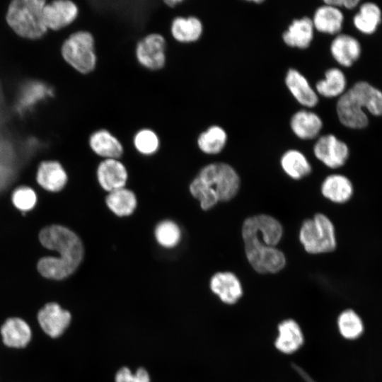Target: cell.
<instances>
[{
    "instance_id": "30bf717a",
    "label": "cell",
    "mask_w": 382,
    "mask_h": 382,
    "mask_svg": "<svg viewBox=\"0 0 382 382\" xmlns=\"http://www.w3.org/2000/svg\"><path fill=\"white\" fill-rule=\"evenodd\" d=\"M313 151L318 160L330 168L342 166L349 154L346 143L332 134L319 137L313 145Z\"/></svg>"
},
{
    "instance_id": "d4e9b609",
    "label": "cell",
    "mask_w": 382,
    "mask_h": 382,
    "mask_svg": "<svg viewBox=\"0 0 382 382\" xmlns=\"http://www.w3.org/2000/svg\"><path fill=\"white\" fill-rule=\"evenodd\" d=\"M37 180L47 190L58 192L66 184L67 175L59 162L44 161L39 166Z\"/></svg>"
},
{
    "instance_id": "d590c367",
    "label": "cell",
    "mask_w": 382,
    "mask_h": 382,
    "mask_svg": "<svg viewBox=\"0 0 382 382\" xmlns=\"http://www.w3.org/2000/svg\"><path fill=\"white\" fill-rule=\"evenodd\" d=\"M115 382H150V378L147 371L143 368L139 369L135 374H132L127 367H123L117 371Z\"/></svg>"
},
{
    "instance_id": "8d00e7d4",
    "label": "cell",
    "mask_w": 382,
    "mask_h": 382,
    "mask_svg": "<svg viewBox=\"0 0 382 382\" xmlns=\"http://www.w3.org/2000/svg\"><path fill=\"white\" fill-rule=\"evenodd\" d=\"M324 4L335 7H344L347 9H353L359 4V0H325Z\"/></svg>"
},
{
    "instance_id": "836d02e7",
    "label": "cell",
    "mask_w": 382,
    "mask_h": 382,
    "mask_svg": "<svg viewBox=\"0 0 382 382\" xmlns=\"http://www.w3.org/2000/svg\"><path fill=\"white\" fill-rule=\"evenodd\" d=\"M190 194L199 200L203 210L212 209L219 202L216 193L197 176L189 185Z\"/></svg>"
},
{
    "instance_id": "7402d4cb",
    "label": "cell",
    "mask_w": 382,
    "mask_h": 382,
    "mask_svg": "<svg viewBox=\"0 0 382 382\" xmlns=\"http://www.w3.org/2000/svg\"><path fill=\"white\" fill-rule=\"evenodd\" d=\"M0 331L4 344L13 348L25 347L32 336L28 324L18 317L8 318L1 325Z\"/></svg>"
},
{
    "instance_id": "52a82bcc",
    "label": "cell",
    "mask_w": 382,
    "mask_h": 382,
    "mask_svg": "<svg viewBox=\"0 0 382 382\" xmlns=\"http://www.w3.org/2000/svg\"><path fill=\"white\" fill-rule=\"evenodd\" d=\"M241 236L243 242L277 247L283 236V227L277 219L270 215H253L243 221Z\"/></svg>"
},
{
    "instance_id": "2e32d148",
    "label": "cell",
    "mask_w": 382,
    "mask_h": 382,
    "mask_svg": "<svg viewBox=\"0 0 382 382\" xmlns=\"http://www.w3.org/2000/svg\"><path fill=\"white\" fill-rule=\"evenodd\" d=\"M88 143L91 150L103 159H119L124 154V146L120 140L105 128L93 131Z\"/></svg>"
},
{
    "instance_id": "4316f807",
    "label": "cell",
    "mask_w": 382,
    "mask_h": 382,
    "mask_svg": "<svg viewBox=\"0 0 382 382\" xmlns=\"http://www.w3.org/2000/svg\"><path fill=\"white\" fill-rule=\"evenodd\" d=\"M283 171L294 180H301L312 172V166L307 157L299 150L286 151L280 158Z\"/></svg>"
},
{
    "instance_id": "cb8c5ba5",
    "label": "cell",
    "mask_w": 382,
    "mask_h": 382,
    "mask_svg": "<svg viewBox=\"0 0 382 382\" xmlns=\"http://www.w3.org/2000/svg\"><path fill=\"white\" fill-rule=\"evenodd\" d=\"M320 191L324 197L330 201L342 204L347 202L353 194L352 182L341 174H332L323 181Z\"/></svg>"
},
{
    "instance_id": "e575fe53",
    "label": "cell",
    "mask_w": 382,
    "mask_h": 382,
    "mask_svg": "<svg viewBox=\"0 0 382 382\" xmlns=\"http://www.w3.org/2000/svg\"><path fill=\"white\" fill-rule=\"evenodd\" d=\"M12 201L18 209L28 211L35 206L36 195L31 188L21 187L14 191L12 195Z\"/></svg>"
},
{
    "instance_id": "277c9868",
    "label": "cell",
    "mask_w": 382,
    "mask_h": 382,
    "mask_svg": "<svg viewBox=\"0 0 382 382\" xmlns=\"http://www.w3.org/2000/svg\"><path fill=\"white\" fill-rule=\"evenodd\" d=\"M61 53L64 61L82 74L93 72L98 63L96 40L88 30H78L63 42Z\"/></svg>"
},
{
    "instance_id": "ba28073f",
    "label": "cell",
    "mask_w": 382,
    "mask_h": 382,
    "mask_svg": "<svg viewBox=\"0 0 382 382\" xmlns=\"http://www.w3.org/2000/svg\"><path fill=\"white\" fill-rule=\"evenodd\" d=\"M166 40L161 33L146 34L139 39L135 45L136 60L141 66L147 70H161L166 64Z\"/></svg>"
},
{
    "instance_id": "484cf974",
    "label": "cell",
    "mask_w": 382,
    "mask_h": 382,
    "mask_svg": "<svg viewBox=\"0 0 382 382\" xmlns=\"http://www.w3.org/2000/svg\"><path fill=\"white\" fill-rule=\"evenodd\" d=\"M105 202L109 210L119 217L132 215L137 207L135 193L125 187L108 192Z\"/></svg>"
},
{
    "instance_id": "f546056e",
    "label": "cell",
    "mask_w": 382,
    "mask_h": 382,
    "mask_svg": "<svg viewBox=\"0 0 382 382\" xmlns=\"http://www.w3.org/2000/svg\"><path fill=\"white\" fill-rule=\"evenodd\" d=\"M381 21V11L373 2L362 4L353 18L355 28L364 34L374 33Z\"/></svg>"
},
{
    "instance_id": "3957f363",
    "label": "cell",
    "mask_w": 382,
    "mask_h": 382,
    "mask_svg": "<svg viewBox=\"0 0 382 382\" xmlns=\"http://www.w3.org/2000/svg\"><path fill=\"white\" fill-rule=\"evenodd\" d=\"M45 1L42 0H15L8 6L6 21L18 35L37 39L47 31L42 10Z\"/></svg>"
},
{
    "instance_id": "f1b7e54d",
    "label": "cell",
    "mask_w": 382,
    "mask_h": 382,
    "mask_svg": "<svg viewBox=\"0 0 382 382\" xmlns=\"http://www.w3.org/2000/svg\"><path fill=\"white\" fill-rule=\"evenodd\" d=\"M347 79L343 71L336 67L328 69L325 77L316 83L315 90L318 96L332 98L341 96L345 91Z\"/></svg>"
},
{
    "instance_id": "4dcf8cb0",
    "label": "cell",
    "mask_w": 382,
    "mask_h": 382,
    "mask_svg": "<svg viewBox=\"0 0 382 382\" xmlns=\"http://www.w3.org/2000/svg\"><path fill=\"white\" fill-rule=\"evenodd\" d=\"M154 237L161 247L170 249L179 244L182 232L180 226L175 221L166 219L158 222L156 226Z\"/></svg>"
},
{
    "instance_id": "d6986e66",
    "label": "cell",
    "mask_w": 382,
    "mask_h": 382,
    "mask_svg": "<svg viewBox=\"0 0 382 382\" xmlns=\"http://www.w3.org/2000/svg\"><path fill=\"white\" fill-rule=\"evenodd\" d=\"M204 31L202 21L195 16H175L170 23V33L178 42L190 44L198 41Z\"/></svg>"
},
{
    "instance_id": "8fae6325",
    "label": "cell",
    "mask_w": 382,
    "mask_h": 382,
    "mask_svg": "<svg viewBox=\"0 0 382 382\" xmlns=\"http://www.w3.org/2000/svg\"><path fill=\"white\" fill-rule=\"evenodd\" d=\"M79 12L78 6L72 1H52L43 7L44 23L47 28L57 30L72 23Z\"/></svg>"
},
{
    "instance_id": "8992f818",
    "label": "cell",
    "mask_w": 382,
    "mask_h": 382,
    "mask_svg": "<svg viewBox=\"0 0 382 382\" xmlns=\"http://www.w3.org/2000/svg\"><path fill=\"white\" fill-rule=\"evenodd\" d=\"M197 177L214 190L219 202H228L233 199L241 186V179L236 170L224 162H214L204 166Z\"/></svg>"
},
{
    "instance_id": "5bb4252c",
    "label": "cell",
    "mask_w": 382,
    "mask_h": 382,
    "mask_svg": "<svg viewBox=\"0 0 382 382\" xmlns=\"http://www.w3.org/2000/svg\"><path fill=\"white\" fill-rule=\"evenodd\" d=\"M284 83L295 100L302 106L311 108L319 102V96L306 77L299 70L289 68L284 77Z\"/></svg>"
},
{
    "instance_id": "9a60e30c",
    "label": "cell",
    "mask_w": 382,
    "mask_h": 382,
    "mask_svg": "<svg viewBox=\"0 0 382 382\" xmlns=\"http://www.w3.org/2000/svg\"><path fill=\"white\" fill-rule=\"evenodd\" d=\"M211 291L226 304L236 303L243 296V286L238 277L228 271L218 272L210 279Z\"/></svg>"
},
{
    "instance_id": "74e56055",
    "label": "cell",
    "mask_w": 382,
    "mask_h": 382,
    "mask_svg": "<svg viewBox=\"0 0 382 382\" xmlns=\"http://www.w3.org/2000/svg\"><path fill=\"white\" fill-rule=\"evenodd\" d=\"M292 366L306 382H316L301 367L294 364Z\"/></svg>"
},
{
    "instance_id": "7c38bea8",
    "label": "cell",
    "mask_w": 382,
    "mask_h": 382,
    "mask_svg": "<svg viewBox=\"0 0 382 382\" xmlns=\"http://www.w3.org/2000/svg\"><path fill=\"white\" fill-rule=\"evenodd\" d=\"M96 178L101 188L110 192L125 187L128 172L120 159H103L97 166Z\"/></svg>"
},
{
    "instance_id": "5b68a950",
    "label": "cell",
    "mask_w": 382,
    "mask_h": 382,
    "mask_svg": "<svg viewBox=\"0 0 382 382\" xmlns=\"http://www.w3.org/2000/svg\"><path fill=\"white\" fill-rule=\"evenodd\" d=\"M299 238L304 250L313 255L332 252L337 245L334 225L322 213H317L303 221Z\"/></svg>"
},
{
    "instance_id": "ac0fdd59",
    "label": "cell",
    "mask_w": 382,
    "mask_h": 382,
    "mask_svg": "<svg viewBox=\"0 0 382 382\" xmlns=\"http://www.w3.org/2000/svg\"><path fill=\"white\" fill-rule=\"evenodd\" d=\"M289 126L291 132L299 139L311 140L318 137L323 127V122L316 112L302 109L292 115Z\"/></svg>"
},
{
    "instance_id": "1f68e13d",
    "label": "cell",
    "mask_w": 382,
    "mask_h": 382,
    "mask_svg": "<svg viewBox=\"0 0 382 382\" xmlns=\"http://www.w3.org/2000/svg\"><path fill=\"white\" fill-rule=\"evenodd\" d=\"M132 143L136 151L140 154L152 156L158 152L161 140L155 130L149 127H144L135 132Z\"/></svg>"
},
{
    "instance_id": "e0dca14e",
    "label": "cell",
    "mask_w": 382,
    "mask_h": 382,
    "mask_svg": "<svg viewBox=\"0 0 382 382\" xmlns=\"http://www.w3.org/2000/svg\"><path fill=\"white\" fill-rule=\"evenodd\" d=\"M314 30L312 20L308 16L296 18L283 32L282 40L289 47L305 50L313 40Z\"/></svg>"
},
{
    "instance_id": "83f0119b",
    "label": "cell",
    "mask_w": 382,
    "mask_h": 382,
    "mask_svg": "<svg viewBox=\"0 0 382 382\" xmlns=\"http://www.w3.org/2000/svg\"><path fill=\"white\" fill-rule=\"evenodd\" d=\"M228 141L226 130L220 125H212L199 133L197 139L199 149L208 155H216L225 148Z\"/></svg>"
},
{
    "instance_id": "d6a6232c",
    "label": "cell",
    "mask_w": 382,
    "mask_h": 382,
    "mask_svg": "<svg viewBox=\"0 0 382 382\" xmlns=\"http://www.w3.org/2000/svg\"><path fill=\"white\" fill-rule=\"evenodd\" d=\"M340 335L347 340L358 338L364 331V324L359 316L353 310L342 311L337 318Z\"/></svg>"
},
{
    "instance_id": "603a6c76",
    "label": "cell",
    "mask_w": 382,
    "mask_h": 382,
    "mask_svg": "<svg viewBox=\"0 0 382 382\" xmlns=\"http://www.w3.org/2000/svg\"><path fill=\"white\" fill-rule=\"evenodd\" d=\"M303 335L299 325L292 319L282 321L278 325L275 347L284 354L297 351L303 343Z\"/></svg>"
},
{
    "instance_id": "9c48e42d",
    "label": "cell",
    "mask_w": 382,
    "mask_h": 382,
    "mask_svg": "<svg viewBox=\"0 0 382 382\" xmlns=\"http://www.w3.org/2000/svg\"><path fill=\"white\" fill-rule=\"evenodd\" d=\"M248 262L260 274H274L286 265L284 253L277 247L253 242H243Z\"/></svg>"
},
{
    "instance_id": "6da1fadb",
    "label": "cell",
    "mask_w": 382,
    "mask_h": 382,
    "mask_svg": "<svg viewBox=\"0 0 382 382\" xmlns=\"http://www.w3.org/2000/svg\"><path fill=\"white\" fill-rule=\"evenodd\" d=\"M40 241L45 248L59 254L58 259L45 257L38 262V271L47 278L60 280L69 277L83 259L84 247L81 238L65 226L52 225L43 228Z\"/></svg>"
},
{
    "instance_id": "ffe728a7",
    "label": "cell",
    "mask_w": 382,
    "mask_h": 382,
    "mask_svg": "<svg viewBox=\"0 0 382 382\" xmlns=\"http://www.w3.org/2000/svg\"><path fill=\"white\" fill-rule=\"evenodd\" d=\"M330 51L339 64L349 67L359 58L361 48L359 42L354 37L339 33L332 40Z\"/></svg>"
},
{
    "instance_id": "f35d334b",
    "label": "cell",
    "mask_w": 382,
    "mask_h": 382,
    "mask_svg": "<svg viewBox=\"0 0 382 382\" xmlns=\"http://www.w3.org/2000/svg\"><path fill=\"white\" fill-rule=\"evenodd\" d=\"M183 2V1L182 0H167V1H163V3L170 7V8H174L176 6H178V4H180Z\"/></svg>"
},
{
    "instance_id": "44dd1931",
    "label": "cell",
    "mask_w": 382,
    "mask_h": 382,
    "mask_svg": "<svg viewBox=\"0 0 382 382\" xmlns=\"http://www.w3.org/2000/svg\"><path fill=\"white\" fill-rule=\"evenodd\" d=\"M311 20L317 31L336 35L342 30L344 15L339 8L324 4L316 9Z\"/></svg>"
},
{
    "instance_id": "7a4b0ae2",
    "label": "cell",
    "mask_w": 382,
    "mask_h": 382,
    "mask_svg": "<svg viewBox=\"0 0 382 382\" xmlns=\"http://www.w3.org/2000/svg\"><path fill=\"white\" fill-rule=\"evenodd\" d=\"M364 108L376 116L382 115V92L366 81L355 83L339 97L336 112L340 122L351 129H362L369 120Z\"/></svg>"
},
{
    "instance_id": "4fadbf2b",
    "label": "cell",
    "mask_w": 382,
    "mask_h": 382,
    "mask_svg": "<svg viewBox=\"0 0 382 382\" xmlns=\"http://www.w3.org/2000/svg\"><path fill=\"white\" fill-rule=\"evenodd\" d=\"M70 313L57 303H47L37 313V320L42 330L50 337L62 335L71 321Z\"/></svg>"
}]
</instances>
